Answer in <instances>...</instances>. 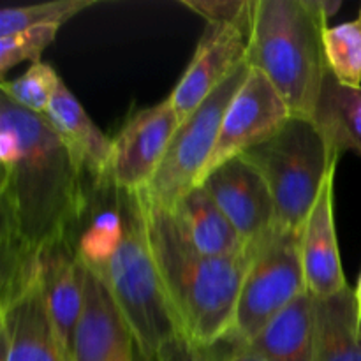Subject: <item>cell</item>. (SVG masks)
<instances>
[{"instance_id": "6da1fadb", "label": "cell", "mask_w": 361, "mask_h": 361, "mask_svg": "<svg viewBox=\"0 0 361 361\" xmlns=\"http://www.w3.org/2000/svg\"><path fill=\"white\" fill-rule=\"evenodd\" d=\"M0 247L41 256L69 238L88 182L46 116L0 97Z\"/></svg>"}, {"instance_id": "7a4b0ae2", "label": "cell", "mask_w": 361, "mask_h": 361, "mask_svg": "<svg viewBox=\"0 0 361 361\" xmlns=\"http://www.w3.org/2000/svg\"><path fill=\"white\" fill-rule=\"evenodd\" d=\"M71 238L81 264L122 310L141 351L155 356L180 324L155 267L143 190L120 189L108 180L88 183L87 203Z\"/></svg>"}, {"instance_id": "3957f363", "label": "cell", "mask_w": 361, "mask_h": 361, "mask_svg": "<svg viewBox=\"0 0 361 361\" xmlns=\"http://www.w3.org/2000/svg\"><path fill=\"white\" fill-rule=\"evenodd\" d=\"M143 197L155 267L180 331L212 348L231 334L252 245L233 257L204 256L183 236L171 212L148 200L145 190Z\"/></svg>"}, {"instance_id": "277c9868", "label": "cell", "mask_w": 361, "mask_h": 361, "mask_svg": "<svg viewBox=\"0 0 361 361\" xmlns=\"http://www.w3.org/2000/svg\"><path fill=\"white\" fill-rule=\"evenodd\" d=\"M323 0H252L247 63L277 88L293 116L316 109L324 78Z\"/></svg>"}, {"instance_id": "5b68a950", "label": "cell", "mask_w": 361, "mask_h": 361, "mask_svg": "<svg viewBox=\"0 0 361 361\" xmlns=\"http://www.w3.org/2000/svg\"><path fill=\"white\" fill-rule=\"evenodd\" d=\"M242 157L263 175L274 197L275 226L284 229H303L328 175L338 166L309 116H289L274 136Z\"/></svg>"}, {"instance_id": "8992f818", "label": "cell", "mask_w": 361, "mask_h": 361, "mask_svg": "<svg viewBox=\"0 0 361 361\" xmlns=\"http://www.w3.org/2000/svg\"><path fill=\"white\" fill-rule=\"evenodd\" d=\"M229 337L236 344H249L275 316L307 293L302 261V229L274 226L254 243Z\"/></svg>"}, {"instance_id": "52a82bcc", "label": "cell", "mask_w": 361, "mask_h": 361, "mask_svg": "<svg viewBox=\"0 0 361 361\" xmlns=\"http://www.w3.org/2000/svg\"><path fill=\"white\" fill-rule=\"evenodd\" d=\"M249 73V63L243 62L180 122L161 166L147 189H143L148 200L166 210H173L192 187L200 185L204 166L217 145L222 118Z\"/></svg>"}, {"instance_id": "ba28073f", "label": "cell", "mask_w": 361, "mask_h": 361, "mask_svg": "<svg viewBox=\"0 0 361 361\" xmlns=\"http://www.w3.org/2000/svg\"><path fill=\"white\" fill-rule=\"evenodd\" d=\"M291 115L282 95L259 71L250 69L222 118L221 133L201 180L215 168L240 157L274 136ZM200 180V183H201Z\"/></svg>"}, {"instance_id": "9c48e42d", "label": "cell", "mask_w": 361, "mask_h": 361, "mask_svg": "<svg viewBox=\"0 0 361 361\" xmlns=\"http://www.w3.org/2000/svg\"><path fill=\"white\" fill-rule=\"evenodd\" d=\"M178 126L180 118L169 97L130 116L113 140L106 180L120 189H147Z\"/></svg>"}, {"instance_id": "30bf717a", "label": "cell", "mask_w": 361, "mask_h": 361, "mask_svg": "<svg viewBox=\"0 0 361 361\" xmlns=\"http://www.w3.org/2000/svg\"><path fill=\"white\" fill-rule=\"evenodd\" d=\"M200 185L210 194L247 245L275 226L270 189L263 175L242 155L215 168Z\"/></svg>"}, {"instance_id": "8fae6325", "label": "cell", "mask_w": 361, "mask_h": 361, "mask_svg": "<svg viewBox=\"0 0 361 361\" xmlns=\"http://www.w3.org/2000/svg\"><path fill=\"white\" fill-rule=\"evenodd\" d=\"M249 28L240 25H208L196 53L171 92L180 122L190 115L226 78L247 62Z\"/></svg>"}, {"instance_id": "7c38bea8", "label": "cell", "mask_w": 361, "mask_h": 361, "mask_svg": "<svg viewBox=\"0 0 361 361\" xmlns=\"http://www.w3.org/2000/svg\"><path fill=\"white\" fill-rule=\"evenodd\" d=\"M137 342L102 282L85 268V302L73 342V361H134Z\"/></svg>"}, {"instance_id": "4fadbf2b", "label": "cell", "mask_w": 361, "mask_h": 361, "mask_svg": "<svg viewBox=\"0 0 361 361\" xmlns=\"http://www.w3.org/2000/svg\"><path fill=\"white\" fill-rule=\"evenodd\" d=\"M0 361H73L49 319L41 284L0 305Z\"/></svg>"}, {"instance_id": "5bb4252c", "label": "cell", "mask_w": 361, "mask_h": 361, "mask_svg": "<svg viewBox=\"0 0 361 361\" xmlns=\"http://www.w3.org/2000/svg\"><path fill=\"white\" fill-rule=\"evenodd\" d=\"M39 284L53 328L73 356L74 334L83 312L85 267L71 236L51 243L41 252Z\"/></svg>"}, {"instance_id": "9a60e30c", "label": "cell", "mask_w": 361, "mask_h": 361, "mask_svg": "<svg viewBox=\"0 0 361 361\" xmlns=\"http://www.w3.org/2000/svg\"><path fill=\"white\" fill-rule=\"evenodd\" d=\"M335 173L328 175L319 197L302 229V261L307 289L316 298H328L348 288L337 231H335L334 189Z\"/></svg>"}, {"instance_id": "2e32d148", "label": "cell", "mask_w": 361, "mask_h": 361, "mask_svg": "<svg viewBox=\"0 0 361 361\" xmlns=\"http://www.w3.org/2000/svg\"><path fill=\"white\" fill-rule=\"evenodd\" d=\"M46 120L59 134L60 141L69 152L78 173L88 183L106 182L111 162L113 140H109L88 116L73 92L62 85L56 90Z\"/></svg>"}, {"instance_id": "e0dca14e", "label": "cell", "mask_w": 361, "mask_h": 361, "mask_svg": "<svg viewBox=\"0 0 361 361\" xmlns=\"http://www.w3.org/2000/svg\"><path fill=\"white\" fill-rule=\"evenodd\" d=\"M169 212L190 245L204 256L233 257L247 249V243L201 185L192 187Z\"/></svg>"}, {"instance_id": "ac0fdd59", "label": "cell", "mask_w": 361, "mask_h": 361, "mask_svg": "<svg viewBox=\"0 0 361 361\" xmlns=\"http://www.w3.org/2000/svg\"><path fill=\"white\" fill-rule=\"evenodd\" d=\"M316 342V296L303 293L275 316L247 349L267 361H314Z\"/></svg>"}, {"instance_id": "d6986e66", "label": "cell", "mask_w": 361, "mask_h": 361, "mask_svg": "<svg viewBox=\"0 0 361 361\" xmlns=\"http://www.w3.org/2000/svg\"><path fill=\"white\" fill-rule=\"evenodd\" d=\"M361 310L351 286L328 298H316L314 361H361Z\"/></svg>"}, {"instance_id": "ffe728a7", "label": "cell", "mask_w": 361, "mask_h": 361, "mask_svg": "<svg viewBox=\"0 0 361 361\" xmlns=\"http://www.w3.org/2000/svg\"><path fill=\"white\" fill-rule=\"evenodd\" d=\"M312 120L334 157L341 159L348 150L361 155V88L338 83L328 71Z\"/></svg>"}, {"instance_id": "44dd1931", "label": "cell", "mask_w": 361, "mask_h": 361, "mask_svg": "<svg viewBox=\"0 0 361 361\" xmlns=\"http://www.w3.org/2000/svg\"><path fill=\"white\" fill-rule=\"evenodd\" d=\"M328 71L338 83L361 88V21H345L324 30Z\"/></svg>"}, {"instance_id": "7402d4cb", "label": "cell", "mask_w": 361, "mask_h": 361, "mask_svg": "<svg viewBox=\"0 0 361 361\" xmlns=\"http://www.w3.org/2000/svg\"><path fill=\"white\" fill-rule=\"evenodd\" d=\"M97 0H55L35 6L2 7L0 11V37L35 27H62L81 11L95 6Z\"/></svg>"}, {"instance_id": "603a6c76", "label": "cell", "mask_w": 361, "mask_h": 361, "mask_svg": "<svg viewBox=\"0 0 361 361\" xmlns=\"http://www.w3.org/2000/svg\"><path fill=\"white\" fill-rule=\"evenodd\" d=\"M62 85V78L49 63H32L21 76L13 81H2V95L35 115H46L56 90Z\"/></svg>"}, {"instance_id": "cb8c5ba5", "label": "cell", "mask_w": 361, "mask_h": 361, "mask_svg": "<svg viewBox=\"0 0 361 361\" xmlns=\"http://www.w3.org/2000/svg\"><path fill=\"white\" fill-rule=\"evenodd\" d=\"M60 27H35L0 37V74L21 62H41V55L59 34Z\"/></svg>"}, {"instance_id": "d4e9b609", "label": "cell", "mask_w": 361, "mask_h": 361, "mask_svg": "<svg viewBox=\"0 0 361 361\" xmlns=\"http://www.w3.org/2000/svg\"><path fill=\"white\" fill-rule=\"evenodd\" d=\"M180 6L203 16L208 25H240L250 28L252 0H180Z\"/></svg>"}, {"instance_id": "484cf974", "label": "cell", "mask_w": 361, "mask_h": 361, "mask_svg": "<svg viewBox=\"0 0 361 361\" xmlns=\"http://www.w3.org/2000/svg\"><path fill=\"white\" fill-rule=\"evenodd\" d=\"M155 360L157 361H221L215 345L204 348V345L196 344L192 338L187 337L185 334L178 331L168 341L162 342L155 351Z\"/></svg>"}, {"instance_id": "4316f807", "label": "cell", "mask_w": 361, "mask_h": 361, "mask_svg": "<svg viewBox=\"0 0 361 361\" xmlns=\"http://www.w3.org/2000/svg\"><path fill=\"white\" fill-rule=\"evenodd\" d=\"M215 348H217L221 361H267L250 349H247L245 345L233 342L231 338H224L222 342L215 344Z\"/></svg>"}, {"instance_id": "83f0119b", "label": "cell", "mask_w": 361, "mask_h": 361, "mask_svg": "<svg viewBox=\"0 0 361 361\" xmlns=\"http://www.w3.org/2000/svg\"><path fill=\"white\" fill-rule=\"evenodd\" d=\"M134 361H157L155 360V356H152V355H147V353H143L140 349V345H137V349H136V355H134Z\"/></svg>"}, {"instance_id": "f1b7e54d", "label": "cell", "mask_w": 361, "mask_h": 361, "mask_svg": "<svg viewBox=\"0 0 361 361\" xmlns=\"http://www.w3.org/2000/svg\"><path fill=\"white\" fill-rule=\"evenodd\" d=\"M356 296H358V303H360V310H361V275L358 281V288H356Z\"/></svg>"}, {"instance_id": "f546056e", "label": "cell", "mask_w": 361, "mask_h": 361, "mask_svg": "<svg viewBox=\"0 0 361 361\" xmlns=\"http://www.w3.org/2000/svg\"><path fill=\"white\" fill-rule=\"evenodd\" d=\"M358 20L361 21V7H360V13H358Z\"/></svg>"}, {"instance_id": "4dcf8cb0", "label": "cell", "mask_w": 361, "mask_h": 361, "mask_svg": "<svg viewBox=\"0 0 361 361\" xmlns=\"http://www.w3.org/2000/svg\"><path fill=\"white\" fill-rule=\"evenodd\" d=\"M360 335H361V324H360Z\"/></svg>"}]
</instances>
